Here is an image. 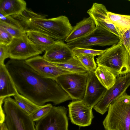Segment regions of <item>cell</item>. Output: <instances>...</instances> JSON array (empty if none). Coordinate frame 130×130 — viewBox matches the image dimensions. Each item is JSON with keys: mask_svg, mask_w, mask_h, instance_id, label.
Segmentation results:
<instances>
[{"mask_svg": "<svg viewBox=\"0 0 130 130\" xmlns=\"http://www.w3.org/2000/svg\"><path fill=\"white\" fill-rule=\"evenodd\" d=\"M129 54H130V52H129Z\"/></svg>", "mask_w": 130, "mask_h": 130, "instance_id": "obj_34", "label": "cell"}, {"mask_svg": "<svg viewBox=\"0 0 130 130\" xmlns=\"http://www.w3.org/2000/svg\"><path fill=\"white\" fill-rule=\"evenodd\" d=\"M5 64L18 93L37 105L49 102L56 105L72 100L56 81L43 77L25 60L10 59Z\"/></svg>", "mask_w": 130, "mask_h": 130, "instance_id": "obj_1", "label": "cell"}, {"mask_svg": "<svg viewBox=\"0 0 130 130\" xmlns=\"http://www.w3.org/2000/svg\"><path fill=\"white\" fill-rule=\"evenodd\" d=\"M68 106L69 117L72 123L80 127L91 125L94 117L92 108L85 104L82 100L70 102Z\"/></svg>", "mask_w": 130, "mask_h": 130, "instance_id": "obj_12", "label": "cell"}, {"mask_svg": "<svg viewBox=\"0 0 130 130\" xmlns=\"http://www.w3.org/2000/svg\"><path fill=\"white\" fill-rule=\"evenodd\" d=\"M8 46L11 59L25 60L43 52L30 40L26 33L19 38H13Z\"/></svg>", "mask_w": 130, "mask_h": 130, "instance_id": "obj_10", "label": "cell"}, {"mask_svg": "<svg viewBox=\"0 0 130 130\" xmlns=\"http://www.w3.org/2000/svg\"><path fill=\"white\" fill-rule=\"evenodd\" d=\"M67 111L64 106H53L47 114L37 121L36 130H68Z\"/></svg>", "mask_w": 130, "mask_h": 130, "instance_id": "obj_8", "label": "cell"}, {"mask_svg": "<svg viewBox=\"0 0 130 130\" xmlns=\"http://www.w3.org/2000/svg\"><path fill=\"white\" fill-rule=\"evenodd\" d=\"M25 32L30 40L43 52L47 50L56 42L50 37L38 32L28 30Z\"/></svg>", "mask_w": 130, "mask_h": 130, "instance_id": "obj_18", "label": "cell"}, {"mask_svg": "<svg viewBox=\"0 0 130 130\" xmlns=\"http://www.w3.org/2000/svg\"><path fill=\"white\" fill-rule=\"evenodd\" d=\"M26 63L43 77L56 81L59 76L74 73L61 69L45 59L43 56H36L25 60Z\"/></svg>", "mask_w": 130, "mask_h": 130, "instance_id": "obj_11", "label": "cell"}, {"mask_svg": "<svg viewBox=\"0 0 130 130\" xmlns=\"http://www.w3.org/2000/svg\"><path fill=\"white\" fill-rule=\"evenodd\" d=\"M96 28L95 22L91 17L84 18L73 27L64 41L68 43L83 37L91 33Z\"/></svg>", "mask_w": 130, "mask_h": 130, "instance_id": "obj_15", "label": "cell"}, {"mask_svg": "<svg viewBox=\"0 0 130 130\" xmlns=\"http://www.w3.org/2000/svg\"><path fill=\"white\" fill-rule=\"evenodd\" d=\"M19 23L36 18H46L44 15L37 13L31 10L26 8L21 13L17 15L11 16Z\"/></svg>", "mask_w": 130, "mask_h": 130, "instance_id": "obj_25", "label": "cell"}, {"mask_svg": "<svg viewBox=\"0 0 130 130\" xmlns=\"http://www.w3.org/2000/svg\"><path fill=\"white\" fill-rule=\"evenodd\" d=\"M23 0H0V13L5 16H14L21 13L26 8Z\"/></svg>", "mask_w": 130, "mask_h": 130, "instance_id": "obj_17", "label": "cell"}, {"mask_svg": "<svg viewBox=\"0 0 130 130\" xmlns=\"http://www.w3.org/2000/svg\"><path fill=\"white\" fill-rule=\"evenodd\" d=\"M107 90L99 81L94 71H88L85 93L82 100L93 108L100 100Z\"/></svg>", "mask_w": 130, "mask_h": 130, "instance_id": "obj_13", "label": "cell"}, {"mask_svg": "<svg viewBox=\"0 0 130 130\" xmlns=\"http://www.w3.org/2000/svg\"><path fill=\"white\" fill-rule=\"evenodd\" d=\"M109 21L115 26L121 38L123 34L130 29V15H121L108 11Z\"/></svg>", "mask_w": 130, "mask_h": 130, "instance_id": "obj_19", "label": "cell"}, {"mask_svg": "<svg viewBox=\"0 0 130 130\" xmlns=\"http://www.w3.org/2000/svg\"><path fill=\"white\" fill-rule=\"evenodd\" d=\"M53 63L59 68L73 73L85 74L88 71L77 57L74 56L67 62L62 63Z\"/></svg>", "mask_w": 130, "mask_h": 130, "instance_id": "obj_21", "label": "cell"}, {"mask_svg": "<svg viewBox=\"0 0 130 130\" xmlns=\"http://www.w3.org/2000/svg\"><path fill=\"white\" fill-rule=\"evenodd\" d=\"M103 124L105 130H130V95L125 92L110 104Z\"/></svg>", "mask_w": 130, "mask_h": 130, "instance_id": "obj_4", "label": "cell"}, {"mask_svg": "<svg viewBox=\"0 0 130 130\" xmlns=\"http://www.w3.org/2000/svg\"><path fill=\"white\" fill-rule=\"evenodd\" d=\"M121 40L123 45L129 53L130 51V29L127 30L123 34L121 38Z\"/></svg>", "mask_w": 130, "mask_h": 130, "instance_id": "obj_31", "label": "cell"}, {"mask_svg": "<svg viewBox=\"0 0 130 130\" xmlns=\"http://www.w3.org/2000/svg\"><path fill=\"white\" fill-rule=\"evenodd\" d=\"M25 31L38 32L56 41L65 40L73 28L68 18L65 15L47 19L36 18L19 23Z\"/></svg>", "mask_w": 130, "mask_h": 130, "instance_id": "obj_2", "label": "cell"}, {"mask_svg": "<svg viewBox=\"0 0 130 130\" xmlns=\"http://www.w3.org/2000/svg\"><path fill=\"white\" fill-rule=\"evenodd\" d=\"M18 93L5 64H0V99L4 100Z\"/></svg>", "mask_w": 130, "mask_h": 130, "instance_id": "obj_16", "label": "cell"}, {"mask_svg": "<svg viewBox=\"0 0 130 130\" xmlns=\"http://www.w3.org/2000/svg\"><path fill=\"white\" fill-rule=\"evenodd\" d=\"M130 86V73L117 78L113 86L107 90L100 100L93 107L102 115L108 110V107L115 100L126 92Z\"/></svg>", "mask_w": 130, "mask_h": 130, "instance_id": "obj_9", "label": "cell"}, {"mask_svg": "<svg viewBox=\"0 0 130 130\" xmlns=\"http://www.w3.org/2000/svg\"><path fill=\"white\" fill-rule=\"evenodd\" d=\"M8 58L9 55L8 46L0 44V64H4V60Z\"/></svg>", "mask_w": 130, "mask_h": 130, "instance_id": "obj_32", "label": "cell"}, {"mask_svg": "<svg viewBox=\"0 0 130 130\" xmlns=\"http://www.w3.org/2000/svg\"><path fill=\"white\" fill-rule=\"evenodd\" d=\"M0 21L23 30L19 23L11 16H5L0 13Z\"/></svg>", "mask_w": 130, "mask_h": 130, "instance_id": "obj_30", "label": "cell"}, {"mask_svg": "<svg viewBox=\"0 0 130 130\" xmlns=\"http://www.w3.org/2000/svg\"><path fill=\"white\" fill-rule=\"evenodd\" d=\"M95 56L92 54L80 55L75 56L88 71H95L97 68L94 60Z\"/></svg>", "mask_w": 130, "mask_h": 130, "instance_id": "obj_24", "label": "cell"}, {"mask_svg": "<svg viewBox=\"0 0 130 130\" xmlns=\"http://www.w3.org/2000/svg\"><path fill=\"white\" fill-rule=\"evenodd\" d=\"M56 81L72 100H81L83 98L87 84V73L63 74L58 77Z\"/></svg>", "mask_w": 130, "mask_h": 130, "instance_id": "obj_7", "label": "cell"}, {"mask_svg": "<svg viewBox=\"0 0 130 130\" xmlns=\"http://www.w3.org/2000/svg\"><path fill=\"white\" fill-rule=\"evenodd\" d=\"M92 18L94 21L96 27L103 28L120 38L115 26L110 22L108 18L95 17Z\"/></svg>", "mask_w": 130, "mask_h": 130, "instance_id": "obj_23", "label": "cell"}, {"mask_svg": "<svg viewBox=\"0 0 130 130\" xmlns=\"http://www.w3.org/2000/svg\"><path fill=\"white\" fill-rule=\"evenodd\" d=\"M74 56L72 50L63 41H56L55 43L45 51L44 58L52 63L66 62Z\"/></svg>", "mask_w": 130, "mask_h": 130, "instance_id": "obj_14", "label": "cell"}, {"mask_svg": "<svg viewBox=\"0 0 130 130\" xmlns=\"http://www.w3.org/2000/svg\"><path fill=\"white\" fill-rule=\"evenodd\" d=\"M13 38L5 29L0 26V44L8 46L11 42Z\"/></svg>", "mask_w": 130, "mask_h": 130, "instance_id": "obj_29", "label": "cell"}, {"mask_svg": "<svg viewBox=\"0 0 130 130\" xmlns=\"http://www.w3.org/2000/svg\"><path fill=\"white\" fill-rule=\"evenodd\" d=\"M0 26L5 29L13 38H19L26 33L23 30L1 21H0Z\"/></svg>", "mask_w": 130, "mask_h": 130, "instance_id": "obj_28", "label": "cell"}, {"mask_svg": "<svg viewBox=\"0 0 130 130\" xmlns=\"http://www.w3.org/2000/svg\"><path fill=\"white\" fill-rule=\"evenodd\" d=\"M0 130H8L7 125L5 122L0 124Z\"/></svg>", "mask_w": 130, "mask_h": 130, "instance_id": "obj_33", "label": "cell"}, {"mask_svg": "<svg viewBox=\"0 0 130 130\" xmlns=\"http://www.w3.org/2000/svg\"><path fill=\"white\" fill-rule=\"evenodd\" d=\"M53 106L48 103L41 107L32 113L30 116L34 121H37L47 114L52 108Z\"/></svg>", "mask_w": 130, "mask_h": 130, "instance_id": "obj_26", "label": "cell"}, {"mask_svg": "<svg viewBox=\"0 0 130 130\" xmlns=\"http://www.w3.org/2000/svg\"><path fill=\"white\" fill-rule=\"evenodd\" d=\"M72 50L74 55L75 56L85 54H92L95 56H99L105 51V50H98L79 47H75Z\"/></svg>", "mask_w": 130, "mask_h": 130, "instance_id": "obj_27", "label": "cell"}, {"mask_svg": "<svg viewBox=\"0 0 130 130\" xmlns=\"http://www.w3.org/2000/svg\"><path fill=\"white\" fill-rule=\"evenodd\" d=\"M121 39L114 34L99 27L87 35L67 43L72 49L75 47L91 48L94 46H104L118 43Z\"/></svg>", "mask_w": 130, "mask_h": 130, "instance_id": "obj_6", "label": "cell"}, {"mask_svg": "<svg viewBox=\"0 0 130 130\" xmlns=\"http://www.w3.org/2000/svg\"><path fill=\"white\" fill-rule=\"evenodd\" d=\"M13 96L18 105L30 115L42 106L37 105L19 93Z\"/></svg>", "mask_w": 130, "mask_h": 130, "instance_id": "obj_22", "label": "cell"}, {"mask_svg": "<svg viewBox=\"0 0 130 130\" xmlns=\"http://www.w3.org/2000/svg\"><path fill=\"white\" fill-rule=\"evenodd\" d=\"M94 73L99 81L107 90L112 87L116 83L117 77L103 66H98Z\"/></svg>", "mask_w": 130, "mask_h": 130, "instance_id": "obj_20", "label": "cell"}, {"mask_svg": "<svg viewBox=\"0 0 130 130\" xmlns=\"http://www.w3.org/2000/svg\"><path fill=\"white\" fill-rule=\"evenodd\" d=\"M3 109L8 130H36L30 116L21 108L10 97L4 100Z\"/></svg>", "mask_w": 130, "mask_h": 130, "instance_id": "obj_5", "label": "cell"}, {"mask_svg": "<svg viewBox=\"0 0 130 130\" xmlns=\"http://www.w3.org/2000/svg\"><path fill=\"white\" fill-rule=\"evenodd\" d=\"M98 66L108 69L117 77L130 73V55L121 40L105 50L96 58Z\"/></svg>", "mask_w": 130, "mask_h": 130, "instance_id": "obj_3", "label": "cell"}]
</instances>
